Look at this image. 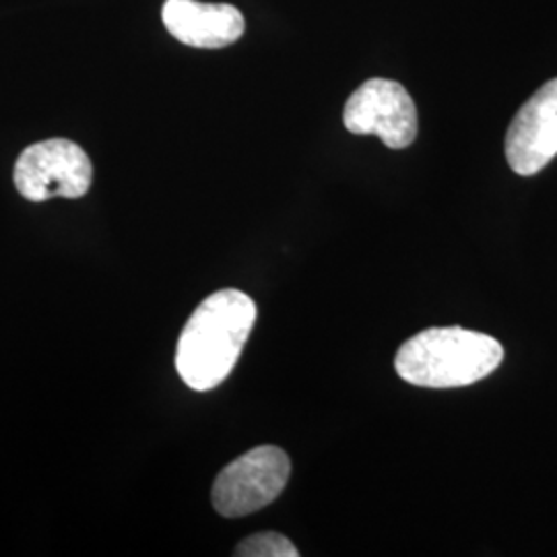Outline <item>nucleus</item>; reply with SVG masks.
<instances>
[{
  "label": "nucleus",
  "mask_w": 557,
  "mask_h": 557,
  "mask_svg": "<svg viewBox=\"0 0 557 557\" xmlns=\"http://www.w3.org/2000/svg\"><path fill=\"white\" fill-rule=\"evenodd\" d=\"M257 320V306L239 289L209 296L188 319L176 349L180 379L193 391H211L227 379Z\"/></svg>",
  "instance_id": "nucleus-1"
},
{
  "label": "nucleus",
  "mask_w": 557,
  "mask_h": 557,
  "mask_svg": "<svg viewBox=\"0 0 557 557\" xmlns=\"http://www.w3.org/2000/svg\"><path fill=\"white\" fill-rule=\"evenodd\" d=\"M504 359L498 341L460 326L428 329L403 343L395 368L423 388H458L487 379Z\"/></svg>",
  "instance_id": "nucleus-2"
},
{
  "label": "nucleus",
  "mask_w": 557,
  "mask_h": 557,
  "mask_svg": "<svg viewBox=\"0 0 557 557\" xmlns=\"http://www.w3.org/2000/svg\"><path fill=\"white\" fill-rule=\"evenodd\" d=\"M292 473L289 457L277 446H259L236 458L213 483V508L221 517H248L278 498Z\"/></svg>",
  "instance_id": "nucleus-3"
},
{
  "label": "nucleus",
  "mask_w": 557,
  "mask_h": 557,
  "mask_svg": "<svg viewBox=\"0 0 557 557\" xmlns=\"http://www.w3.org/2000/svg\"><path fill=\"white\" fill-rule=\"evenodd\" d=\"M13 178L21 197L34 202L81 199L91 186L94 165L73 140H41L21 153Z\"/></svg>",
  "instance_id": "nucleus-4"
},
{
  "label": "nucleus",
  "mask_w": 557,
  "mask_h": 557,
  "mask_svg": "<svg viewBox=\"0 0 557 557\" xmlns=\"http://www.w3.org/2000/svg\"><path fill=\"white\" fill-rule=\"evenodd\" d=\"M343 124L354 135H376L386 147L405 149L418 137V108L397 81L370 79L345 103Z\"/></svg>",
  "instance_id": "nucleus-5"
},
{
  "label": "nucleus",
  "mask_w": 557,
  "mask_h": 557,
  "mask_svg": "<svg viewBox=\"0 0 557 557\" xmlns=\"http://www.w3.org/2000/svg\"><path fill=\"white\" fill-rule=\"evenodd\" d=\"M557 156V79L547 81L512 120L506 160L520 176H533Z\"/></svg>",
  "instance_id": "nucleus-6"
},
{
  "label": "nucleus",
  "mask_w": 557,
  "mask_h": 557,
  "mask_svg": "<svg viewBox=\"0 0 557 557\" xmlns=\"http://www.w3.org/2000/svg\"><path fill=\"white\" fill-rule=\"evenodd\" d=\"M163 25L176 40L195 48H223L242 38L244 17L232 4L165 0Z\"/></svg>",
  "instance_id": "nucleus-7"
},
{
  "label": "nucleus",
  "mask_w": 557,
  "mask_h": 557,
  "mask_svg": "<svg viewBox=\"0 0 557 557\" xmlns=\"http://www.w3.org/2000/svg\"><path fill=\"white\" fill-rule=\"evenodd\" d=\"M238 557H298L296 545L281 533H257L236 547Z\"/></svg>",
  "instance_id": "nucleus-8"
}]
</instances>
